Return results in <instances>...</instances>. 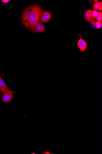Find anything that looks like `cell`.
<instances>
[{
    "mask_svg": "<svg viewBox=\"0 0 102 154\" xmlns=\"http://www.w3.org/2000/svg\"><path fill=\"white\" fill-rule=\"evenodd\" d=\"M92 10L91 9L87 10L85 14V19L88 22L91 23L92 22L95 21V18L93 17L91 15Z\"/></svg>",
    "mask_w": 102,
    "mask_h": 154,
    "instance_id": "7",
    "label": "cell"
},
{
    "mask_svg": "<svg viewBox=\"0 0 102 154\" xmlns=\"http://www.w3.org/2000/svg\"><path fill=\"white\" fill-rule=\"evenodd\" d=\"M97 20L98 22L102 23V13L100 11L98 12V15L97 17Z\"/></svg>",
    "mask_w": 102,
    "mask_h": 154,
    "instance_id": "10",
    "label": "cell"
},
{
    "mask_svg": "<svg viewBox=\"0 0 102 154\" xmlns=\"http://www.w3.org/2000/svg\"><path fill=\"white\" fill-rule=\"evenodd\" d=\"M13 97V92L11 90L8 89L3 93V95L2 97V100L5 102H9L12 100Z\"/></svg>",
    "mask_w": 102,
    "mask_h": 154,
    "instance_id": "5",
    "label": "cell"
},
{
    "mask_svg": "<svg viewBox=\"0 0 102 154\" xmlns=\"http://www.w3.org/2000/svg\"><path fill=\"white\" fill-rule=\"evenodd\" d=\"M42 9L40 6L32 5L27 7L23 12L22 16V21L26 20L36 17L40 14Z\"/></svg>",
    "mask_w": 102,
    "mask_h": 154,
    "instance_id": "1",
    "label": "cell"
},
{
    "mask_svg": "<svg viewBox=\"0 0 102 154\" xmlns=\"http://www.w3.org/2000/svg\"><path fill=\"white\" fill-rule=\"evenodd\" d=\"M30 29L35 33L42 32L46 31L45 27L44 25L39 22L32 25Z\"/></svg>",
    "mask_w": 102,
    "mask_h": 154,
    "instance_id": "4",
    "label": "cell"
},
{
    "mask_svg": "<svg viewBox=\"0 0 102 154\" xmlns=\"http://www.w3.org/2000/svg\"><path fill=\"white\" fill-rule=\"evenodd\" d=\"M51 16L52 15L50 12L42 10L39 15L38 22L47 23L49 21Z\"/></svg>",
    "mask_w": 102,
    "mask_h": 154,
    "instance_id": "2",
    "label": "cell"
},
{
    "mask_svg": "<svg viewBox=\"0 0 102 154\" xmlns=\"http://www.w3.org/2000/svg\"><path fill=\"white\" fill-rule=\"evenodd\" d=\"M77 44L78 48L80 50L81 53L85 52L88 44L82 38V36H81L80 39L77 41Z\"/></svg>",
    "mask_w": 102,
    "mask_h": 154,
    "instance_id": "6",
    "label": "cell"
},
{
    "mask_svg": "<svg viewBox=\"0 0 102 154\" xmlns=\"http://www.w3.org/2000/svg\"><path fill=\"white\" fill-rule=\"evenodd\" d=\"M39 15L28 20L22 21L23 24L28 29H30L32 25L38 22Z\"/></svg>",
    "mask_w": 102,
    "mask_h": 154,
    "instance_id": "3",
    "label": "cell"
},
{
    "mask_svg": "<svg viewBox=\"0 0 102 154\" xmlns=\"http://www.w3.org/2000/svg\"><path fill=\"white\" fill-rule=\"evenodd\" d=\"M93 8L96 11H102V2H99L96 3L93 6Z\"/></svg>",
    "mask_w": 102,
    "mask_h": 154,
    "instance_id": "9",
    "label": "cell"
},
{
    "mask_svg": "<svg viewBox=\"0 0 102 154\" xmlns=\"http://www.w3.org/2000/svg\"><path fill=\"white\" fill-rule=\"evenodd\" d=\"M1 1V4H2L3 3H7L11 1H10V0H2Z\"/></svg>",
    "mask_w": 102,
    "mask_h": 154,
    "instance_id": "13",
    "label": "cell"
},
{
    "mask_svg": "<svg viewBox=\"0 0 102 154\" xmlns=\"http://www.w3.org/2000/svg\"><path fill=\"white\" fill-rule=\"evenodd\" d=\"M102 23L99 22H95V27L97 29H100L102 27Z\"/></svg>",
    "mask_w": 102,
    "mask_h": 154,
    "instance_id": "12",
    "label": "cell"
},
{
    "mask_svg": "<svg viewBox=\"0 0 102 154\" xmlns=\"http://www.w3.org/2000/svg\"><path fill=\"white\" fill-rule=\"evenodd\" d=\"M96 22L95 21H94L92 22L91 23V24H92V27H93L94 28H95V25Z\"/></svg>",
    "mask_w": 102,
    "mask_h": 154,
    "instance_id": "14",
    "label": "cell"
},
{
    "mask_svg": "<svg viewBox=\"0 0 102 154\" xmlns=\"http://www.w3.org/2000/svg\"><path fill=\"white\" fill-rule=\"evenodd\" d=\"M92 16L94 18H97L98 15V12L96 10L92 11L91 13Z\"/></svg>",
    "mask_w": 102,
    "mask_h": 154,
    "instance_id": "11",
    "label": "cell"
},
{
    "mask_svg": "<svg viewBox=\"0 0 102 154\" xmlns=\"http://www.w3.org/2000/svg\"><path fill=\"white\" fill-rule=\"evenodd\" d=\"M8 87L2 77L0 76V91L4 93L7 89Z\"/></svg>",
    "mask_w": 102,
    "mask_h": 154,
    "instance_id": "8",
    "label": "cell"
},
{
    "mask_svg": "<svg viewBox=\"0 0 102 154\" xmlns=\"http://www.w3.org/2000/svg\"><path fill=\"white\" fill-rule=\"evenodd\" d=\"M47 153H48V152H46V153H45V154H48ZM48 154H49V153L48 152Z\"/></svg>",
    "mask_w": 102,
    "mask_h": 154,
    "instance_id": "15",
    "label": "cell"
},
{
    "mask_svg": "<svg viewBox=\"0 0 102 154\" xmlns=\"http://www.w3.org/2000/svg\"><path fill=\"white\" fill-rule=\"evenodd\" d=\"M32 154H35V153H32Z\"/></svg>",
    "mask_w": 102,
    "mask_h": 154,
    "instance_id": "16",
    "label": "cell"
}]
</instances>
